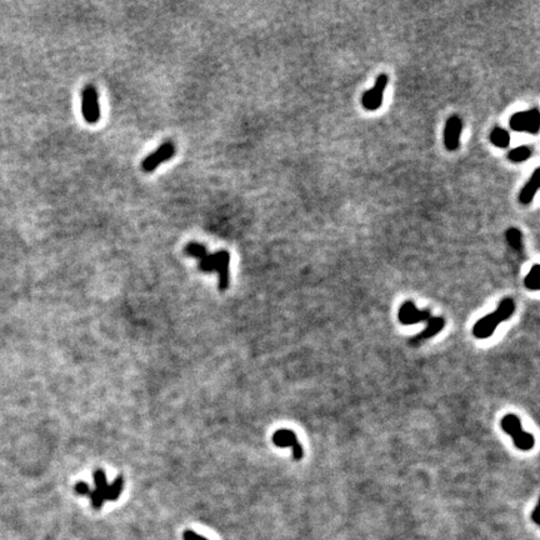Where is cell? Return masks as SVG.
Listing matches in <instances>:
<instances>
[{
  "label": "cell",
  "instance_id": "d6986e66",
  "mask_svg": "<svg viewBox=\"0 0 540 540\" xmlns=\"http://www.w3.org/2000/svg\"><path fill=\"white\" fill-rule=\"evenodd\" d=\"M89 490H90V488H89V485L86 484V483H84V482L76 483V485H75V493H76V494L88 495Z\"/></svg>",
  "mask_w": 540,
  "mask_h": 540
},
{
  "label": "cell",
  "instance_id": "5bb4252c",
  "mask_svg": "<svg viewBox=\"0 0 540 540\" xmlns=\"http://www.w3.org/2000/svg\"><path fill=\"white\" fill-rule=\"evenodd\" d=\"M524 284L528 290L531 291H538L540 289V266L538 264L533 266L530 269V272L528 273V275L525 277Z\"/></svg>",
  "mask_w": 540,
  "mask_h": 540
},
{
  "label": "cell",
  "instance_id": "30bf717a",
  "mask_svg": "<svg viewBox=\"0 0 540 540\" xmlns=\"http://www.w3.org/2000/svg\"><path fill=\"white\" fill-rule=\"evenodd\" d=\"M213 260H214V272L218 273V288L219 290L224 291L228 289L230 284L229 279V264H230V254L228 250H219V252L213 254Z\"/></svg>",
  "mask_w": 540,
  "mask_h": 540
},
{
  "label": "cell",
  "instance_id": "277c9868",
  "mask_svg": "<svg viewBox=\"0 0 540 540\" xmlns=\"http://www.w3.org/2000/svg\"><path fill=\"white\" fill-rule=\"evenodd\" d=\"M510 128L518 133L538 134L540 128V113L536 108L528 111H520L510 118Z\"/></svg>",
  "mask_w": 540,
  "mask_h": 540
},
{
  "label": "cell",
  "instance_id": "8fae6325",
  "mask_svg": "<svg viewBox=\"0 0 540 540\" xmlns=\"http://www.w3.org/2000/svg\"><path fill=\"white\" fill-rule=\"evenodd\" d=\"M462 129V119L458 115H452L446 120L445 130H444V144H445V148L450 152H454L459 148Z\"/></svg>",
  "mask_w": 540,
  "mask_h": 540
},
{
  "label": "cell",
  "instance_id": "9a60e30c",
  "mask_svg": "<svg viewBox=\"0 0 540 540\" xmlns=\"http://www.w3.org/2000/svg\"><path fill=\"white\" fill-rule=\"evenodd\" d=\"M531 154H533V150H531V148L523 145V146H517V148L510 150L508 158H509V160H512L513 163H522V162H525L528 158H530Z\"/></svg>",
  "mask_w": 540,
  "mask_h": 540
},
{
  "label": "cell",
  "instance_id": "ba28073f",
  "mask_svg": "<svg viewBox=\"0 0 540 540\" xmlns=\"http://www.w3.org/2000/svg\"><path fill=\"white\" fill-rule=\"evenodd\" d=\"M273 443L279 448L293 449V458L295 460H302L304 457V450L302 444L298 441L295 433L289 429H279L273 435Z\"/></svg>",
  "mask_w": 540,
  "mask_h": 540
},
{
  "label": "cell",
  "instance_id": "7c38bea8",
  "mask_svg": "<svg viewBox=\"0 0 540 540\" xmlns=\"http://www.w3.org/2000/svg\"><path fill=\"white\" fill-rule=\"evenodd\" d=\"M539 168H536L535 170H534L533 175L530 176V179H529V182L526 183L525 187L523 188V190L520 192L519 194V201L522 204H524V205H528V204H530L531 201H533L534 196H535L536 192H538L539 189Z\"/></svg>",
  "mask_w": 540,
  "mask_h": 540
},
{
  "label": "cell",
  "instance_id": "2e32d148",
  "mask_svg": "<svg viewBox=\"0 0 540 540\" xmlns=\"http://www.w3.org/2000/svg\"><path fill=\"white\" fill-rule=\"evenodd\" d=\"M506 240H508V244L513 249L515 250H522L523 249V234L519 229L517 228H509L506 230Z\"/></svg>",
  "mask_w": 540,
  "mask_h": 540
},
{
  "label": "cell",
  "instance_id": "4fadbf2b",
  "mask_svg": "<svg viewBox=\"0 0 540 540\" xmlns=\"http://www.w3.org/2000/svg\"><path fill=\"white\" fill-rule=\"evenodd\" d=\"M490 141L498 148H506L510 143V134L503 128H495L490 134Z\"/></svg>",
  "mask_w": 540,
  "mask_h": 540
},
{
  "label": "cell",
  "instance_id": "44dd1931",
  "mask_svg": "<svg viewBox=\"0 0 540 540\" xmlns=\"http://www.w3.org/2000/svg\"><path fill=\"white\" fill-rule=\"evenodd\" d=\"M538 513H539V505H536L535 508H534V512L531 513V520H533V522L535 523V524H539Z\"/></svg>",
  "mask_w": 540,
  "mask_h": 540
},
{
  "label": "cell",
  "instance_id": "6da1fadb",
  "mask_svg": "<svg viewBox=\"0 0 540 540\" xmlns=\"http://www.w3.org/2000/svg\"><path fill=\"white\" fill-rule=\"evenodd\" d=\"M398 319H399V321L403 325H413V324L423 323V321H427L428 323L427 328L410 340L411 345H418L422 342H424V340H428L430 339V338L435 337L438 333H440L441 330H443L444 325H445L444 318H441V316H433L430 310L428 309L419 310L411 300H406L404 304L399 308Z\"/></svg>",
  "mask_w": 540,
  "mask_h": 540
},
{
  "label": "cell",
  "instance_id": "ffe728a7",
  "mask_svg": "<svg viewBox=\"0 0 540 540\" xmlns=\"http://www.w3.org/2000/svg\"><path fill=\"white\" fill-rule=\"evenodd\" d=\"M183 538H184V540H208L205 538V536H201L199 535V534L194 533L193 530H185L184 534H183Z\"/></svg>",
  "mask_w": 540,
  "mask_h": 540
},
{
  "label": "cell",
  "instance_id": "ac0fdd59",
  "mask_svg": "<svg viewBox=\"0 0 540 540\" xmlns=\"http://www.w3.org/2000/svg\"><path fill=\"white\" fill-rule=\"evenodd\" d=\"M123 489H124V478H123V475H119L114 480L113 484L109 485V493L106 500L115 501L122 495Z\"/></svg>",
  "mask_w": 540,
  "mask_h": 540
},
{
  "label": "cell",
  "instance_id": "52a82bcc",
  "mask_svg": "<svg viewBox=\"0 0 540 540\" xmlns=\"http://www.w3.org/2000/svg\"><path fill=\"white\" fill-rule=\"evenodd\" d=\"M386 84H388V76L385 74H380L376 78L375 85L364 93L362 98V103L367 110H376L378 108H380L381 104H383L384 90L386 88Z\"/></svg>",
  "mask_w": 540,
  "mask_h": 540
},
{
  "label": "cell",
  "instance_id": "9c48e42d",
  "mask_svg": "<svg viewBox=\"0 0 540 540\" xmlns=\"http://www.w3.org/2000/svg\"><path fill=\"white\" fill-rule=\"evenodd\" d=\"M94 483L95 489L89 490L88 496L92 501V506L95 510L102 509L104 501L108 499L109 493V484L106 482V475L103 469H97L94 471Z\"/></svg>",
  "mask_w": 540,
  "mask_h": 540
},
{
  "label": "cell",
  "instance_id": "3957f363",
  "mask_svg": "<svg viewBox=\"0 0 540 540\" xmlns=\"http://www.w3.org/2000/svg\"><path fill=\"white\" fill-rule=\"evenodd\" d=\"M501 428L506 434L512 435L514 445L520 450H531L535 445V439L533 434L523 430L522 422L515 414H508L501 419Z\"/></svg>",
  "mask_w": 540,
  "mask_h": 540
},
{
  "label": "cell",
  "instance_id": "e0dca14e",
  "mask_svg": "<svg viewBox=\"0 0 540 540\" xmlns=\"http://www.w3.org/2000/svg\"><path fill=\"white\" fill-rule=\"evenodd\" d=\"M184 254L187 256H192V258H196L199 260V259L204 258V256L208 254V250H206V248L204 247L203 244H200V243L193 242L185 245Z\"/></svg>",
  "mask_w": 540,
  "mask_h": 540
},
{
  "label": "cell",
  "instance_id": "8992f818",
  "mask_svg": "<svg viewBox=\"0 0 540 540\" xmlns=\"http://www.w3.org/2000/svg\"><path fill=\"white\" fill-rule=\"evenodd\" d=\"M175 145H174L173 141H165L154 153L149 154L141 162V170L145 171V173H152L160 164L171 159L175 155Z\"/></svg>",
  "mask_w": 540,
  "mask_h": 540
},
{
  "label": "cell",
  "instance_id": "5b68a950",
  "mask_svg": "<svg viewBox=\"0 0 540 540\" xmlns=\"http://www.w3.org/2000/svg\"><path fill=\"white\" fill-rule=\"evenodd\" d=\"M81 113L84 119L89 124H97L100 119L99 100H98V93L94 85L89 84L83 89L81 93Z\"/></svg>",
  "mask_w": 540,
  "mask_h": 540
},
{
  "label": "cell",
  "instance_id": "7a4b0ae2",
  "mask_svg": "<svg viewBox=\"0 0 540 540\" xmlns=\"http://www.w3.org/2000/svg\"><path fill=\"white\" fill-rule=\"evenodd\" d=\"M515 303L512 298H504L499 303L494 313L485 315L475 323L473 328V335L478 339H488L494 334L496 326L514 314Z\"/></svg>",
  "mask_w": 540,
  "mask_h": 540
}]
</instances>
